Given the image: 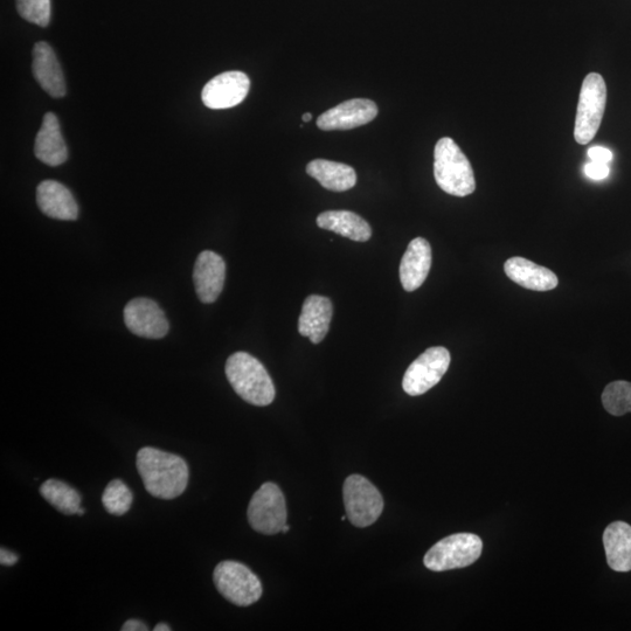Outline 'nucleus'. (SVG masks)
<instances>
[{"label": "nucleus", "mask_w": 631, "mask_h": 631, "mask_svg": "<svg viewBox=\"0 0 631 631\" xmlns=\"http://www.w3.org/2000/svg\"><path fill=\"white\" fill-rule=\"evenodd\" d=\"M136 466L145 489L151 496L175 499L184 494L190 471L182 457L144 447L138 452Z\"/></svg>", "instance_id": "obj_1"}, {"label": "nucleus", "mask_w": 631, "mask_h": 631, "mask_svg": "<svg viewBox=\"0 0 631 631\" xmlns=\"http://www.w3.org/2000/svg\"><path fill=\"white\" fill-rule=\"evenodd\" d=\"M226 376L235 393L248 404L265 407L275 399V386L266 367L247 352L227 359Z\"/></svg>", "instance_id": "obj_2"}, {"label": "nucleus", "mask_w": 631, "mask_h": 631, "mask_svg": "<svg viewBox=\"0 0 631 631\" xmlns=\"http://www.w3.org/2000/svg\"><path fill=\"white\" fill-rule=\"evenodd\" d=\"M434 177L442 191L467 197L476 190L473 166L452 138L443 137L434 150Z\"/></svg>", "instance_id": "obj_3"}, {"label": "nucleus", "mask_w": 631, "mask_h": 631, "mask_svg": "<svg viewBox=\"0 0 631 631\" xmlns=\"http://www.w3.org/2000/svg\"><path fill=\"white\" fill-rule=\"evenodd\" d=\"M607 104V86L598 73L588 74L582 82L575 119L574 138L586 145L598 134Z\"/></svg>", "instance_id": "obj_4"}, {"label": "nucleus", "mask_w": 631, "mask_h": 631, "mask_svg": "<svg viewBox=\"0 0 631 631\" xmlns=\"http://www.w3.org/2000/svg\"><path fill=\"white\" fill-rule=\"evenodd\" d=\"M482 539L473 533H456L436 543L426 553L424 564L429 571L445 572L468 567L480 559Z\"/></svg>", "instance_id": "obj_5"}, {"label": "nucleus", "mask_w": 631, "mask_h": 631, "mask_svg": "<svg viewBox=\"0 0 631 631\" xmlns=\"http://www.w3.org/2000/svg\"><path fill=\"white\" fill-rule=\"evenodd\" d=\"M213 580L218 592L235 606H251L262 596L260 579L238 561L220 563L214 570Z\"/></svg>", "instance_id": "obj_6"}, {"label": "nucleus", "mask_w": 631, "mask_h": 631, "mask_svg": "<svg viewBox=\"0 0 631 631\" xmlns=\"http://www.w3.org/2000/svg\"><path fill=\"white\" fill-rule=\"evenodd\" d=\"M346 516L357 528H367L377 522L384 510L379 490L362 475L346 478L343 488Z\"/></svg>", "instance_id": "obj_7"}, {"label": "nucleus", "mask_w": 631, "mask_h": 631, "mask_svg": "<svg viewBox=\"0 0 631 631\" xmlns=\"http://www.w3.org/2000/svg\"><path fill=\"white\" fill-rule=\"evenodd\" d=\"M248 522L253 530L266 536L282 532L287 524V504L283 492L275 483L268 482L255 492L249 503Z\"/></svg>", "instance_id": "obj_8"}, {"label": "nucleus", "mask_w": 631, "mask_h": 631, "mask_svg": "<svg viewBox=\"0 0 631 631\" xmlns=\"http://www.w3.org/2000/svg\"><path fill=\"white\" fill-rule=\"evenodd\" d=\"M450 360L452 357L443 346L428 349L408 367L402 380V388L412 397L427 393L445 376Z\"/></svg>", "instance_id": "obj_9"}, {"label": "nucleus", "mask_w": 631, "mask_h": 631, "mask_svg": "<svg viewBox=\"0 0 631 631\" xmlns=\"http://www.w3.org/2000/svg\"><path fill=\"white\" fill-rule=\"evenodd\" d=\"M124 323L138 337L161 339L168 335L170 324L164 311L150 298H134L124 308Z\"/></svg>", "instance_id": "obj_10"}, {"label": "nucleus", "mask_w": 631, "mask_h": 631, "mask_svg": "<svg viewBox=\"0 0 631 631\" xmlns=\"http://www.w3.org/2000/svg\"><path fill=\"white\" fill-rule=\"evenodd\" d=\"M251 80L242 72H226L216 76L203 89L201 99L207 108L228 109L246 99Z\"/></svg>", "instance_id": "obj_11"}, {"label": "nucleus", "mask_w": 631, "mask_h": 631, "mask_svg": "<svg viewBox=\"0 0 631 631\" xmlns=\"http://www.w3.org/2000/svg\"><path fill=\"white\" fill-rule=\"evenodd\" d=\"M378 115L377 104L371 100L355 99L338 104L317 120V127L324 131L350 130L365 126Z\"/></svg>", "instance_id": "obj_12"}, {"label": "nucleus", "mask_w": 631, "mask_h": 631, "mask_svg": "<svg viewBox=\"0 0 631 631\" xmlns=\"http://www.w3.org/2000/svg\"><path fill=\"white\" fill-rule=\"evenodd\" d=\"M226 263L212 251L201 252L194 265L193 282L200 302L211 304L218 300L224 289Z\"/></svg>", "instance_id": "obj_13"}, {"label": "nucleus", "mask_w": 631, "mask_h": 631, "mask_svg": "<svg viewBox=\"0 0 631 631\" xmlns=\"http://www.w3.org/2000/svg\"><path fill=\"white\" fill-rule=\"evenodd\" d=\"M432 267V247L424 238H416L408 245L400 265V281L408 293L419 289Z\"/></svg>", "instance_id": "obj_14"}, {"label": "nucleus", "mask_w": 631, "mask_h": 631, "mask_svg": "<svg viewBox=\"0 0 631 631\" xmlns=\"http://www.w3.org/2000/svg\"><path fill=\"white\" fill-rule=\"evenodd\" d=\"M334 315V307L328 297L310 295L305 298L298 320V332L311 343L320 344L327 337Z\"/></svg>", "instance_id": "obj_15"}, {"label": "nucleus", "mask_w": 631, "mask_h": 631, "mask_svg": "<svg viewBox=\"0 0 631 631\" xmlns=\"http://www.w3.org/2000/svg\"><path fill=\"white\" fill-rule=\"evenodd\" d=\"M37 203L47 217L73 221L79 217V206L71 191L55 180H45L37 189Z\"/></svg>", "instance_id": "obj_16"}, {"label": "nucleus", "mask_w": 631, "mask_h": 631, "mask_svg": "<svg viewBox=\"0 0 631 631\" xmlns=\"http://www.w3.org/2000/svg\"><path fill=\"white\" fill-rule=\"evenodd\" d=\"M32 69L34 78L47 94L57 99L66 95V82L57 55L44 41L33 48Z\"/></svg>", "instance_id": "obj_17"}, {"label": "nucleus", "mask_w": 631, "mask_h": 631, "mask_svg": "<svg viewBox=\"0 0 631 631\" xmlns=\"http://www.w3.org/2000/svg\"><path fill=\"white\" fill-rule=\"evenodd\" d=\"M504 270L511 281L529 290L549 291L557 288L559 283L552 270L518 256L506 261Z\"/></svg>", "instance_id": "obj_18"}, {"label": "nucleus", "mask_w": 631, "mask_h": 631, "mask_svg": "<svg viewBox=\"0 0 631 631\" xmlns=\"http://www.w3.org/2000/svg\"><path fill=\"white\" fill-rule=\"evenodd\" d=\"M34 152L39 161L50 166H59L67 161L66 143L61 135L58 117L53 113H47L44 117L34 144Z\"/></svg>", "instance_id": "obj_19"}, {"label": "nucleus", "mask_w": 631, "mask_h": 631, "mask_svg": "<svg viewBox=\"0 0 631 631\" xmlns=\"http://www.w3.org/2000/svg\"><path fill=\"white\" fill-rule=\"evenodd\" d=\"M317 225L356 242H366L372 237V228L365 219L350 211H328L317 217Z\"/></svg>", "instance_id": "obj_20"}, {"label": "nucleus", "mask_w": 631, "mask_h": 631, "mask_svg": "<svg viewBox=\"0 0 631 631\" xmlns=\"http://www.w3.org/2000/svg\"><path fill=\"white\" fill-rule=\"evenodd\" d=\"M607 563L613 571H631V526L614 522L603 533Z\"/></svg>", "instance_id": "obj_21"}, {"label": "nucleus", "mask_w": 631, "mask_h": 631, "mask_svg": "<svg viewBox=\"0 0 631 631\" xmlns=\"http://www.w3.org/2000/svg\"><path fill=\"white\" fill-rule=\"evenodd\" d=\"M307 173L315 178L324 189L334 192H345L355 187L357 183V173L351 166L325 161V159H315L307 166Z\"/></svg>", "instance_id": "obj_22"}, {"label": "nucleus", "mask_w": 631, "mask_h": 631, "mask_svg": "<svg viewBox=\"0 0 631 631\" xmlns=\"http://www.w3.org/2000/svg\"><path fill=\"white\" fill-rule=\"evenodd\" d=\"M40 494L64 515H78L81 508V495L71 485L51 478L41 485Z\"/></svg>", "instance_id": "obj_23"}, {"label": "nucleus", "mask_w": 631, "mask_h": 631, "mask_svg": "<svg viewBox=\"0 0 631 631\" xmlns=\"http://www.w3.org/2000/svg\"><path fill=\"white\" fill-rule=\"evenodd\" d=\"M602 404L614 416L631 413V383L623 380L610 383L602 393Z\"/></svg>", "instance_id": "obj_24"}, {"label": "nucleus", "mask_w": 631, "mask_h": 631, "mask_svg": "<svg viewBox=\"0 0 631 631\" xmlns=\"http://www.w3.org/2000/svg\"><path fill=\"white\" fill-rule=\"evenodd\" d=\"M134 502L133 492L121 480H114L107 485L102 495V504L110 515L123 516Z\"/></svg>", "instance_id": "obj_25"}, {"label": "nucleus", "mask_w": 631, "mask_h": 631, "mask_svg": "<svg viewBox=\"0 0 631 631\" xmlns=\"http://www.w3.org/2000/svg\"><path fill=\"white\" fill-rule=\"evenodd\" d=\"M19 15L27 22L46 27L51 20V0H17Z\"/></svg>", "instance_id": "obj_26"}, {"label": "nucleus", "mask_w": 631, "mask_h": 631, "mask_svg": "<svg viewBox=\"0 0 631 631\" xmlns=\"http://www.w3.org/2000/svg\"><path fill=\"white\" fill-rule=\"evenodd\" d=\"M586 176L594 180H602L609 176L608 164L591 162L585 166Z\"/></svg>", "instance_id": "obj_27"}, {"label": "nucleus", "mask_w": 631, "mask_h": 631, "mask_svg": "<svg viewBox=\"0 0 631 631\" xmlns=\"http://www.w3.org/2000/svg\"><path fill=\"white\" fill-rule=\"evenodd\" d=\"M588 157L591 158L592 162L608 164L612 162L613 154L607 148L593 147L588 150Z\"/></svg>", "instance_id": "obj_28"}, {"label": "nucleus", "mask_w": 631, "mask_h": 631, "mask_svg": "<svg viewBox=\"0 0 631 631\" xmlns=\"http://www.w3.org/2000/svg\"><path fill=\"white\" fill-rule=\"evenodd\" d=\"M18 561V556L16 553H13L9 550L4 549V547H2V550H0V564H2L3 566H15L17 564Z\"/></svg>", "instance_id": "obj_29"}, {"label": "nucleus", "mask_w": 631, "mask_h": 631, "mask_svg": "<svg viewBox=\"0 0 631 631\" xmlns=\"http://www.w3.org/2000/svg\"><path fill=\"white\" fill-rule=\"evenodd\" d=\"M122 631H147V624L143 623L140 620H129L123 624L121 628Z\"/></svg>", "instance_id": "obj_30"}, {"label": "nucleus", "mask_w": 631, "mask_h": 631, "mask_svg": "<svg viewBox=\"0 0 631 631\" xmlns=\"http://www.w3.org/2000/svg\"><path fill=\"white\" fill-rule=\"evenodd\" d=\"M155 631H170L171 628L168 626V624L165 623H159L157 624V626L154 629Z\"/></svg>", "instance_id": "obj_31"}, {"label": "nucleus", "mask_w": 631, "mask_h": 631, "mask_svg": "<svg viewBox=\"0 0 631 631\" xmlns=\"http://www.w3.org/2000/svg\"><path fill=\"white\" fill-rule=\"evenodd\" d=\"M302 120L303 122L308 123L312 120V115L310 113L304 114L302 116Z\"/></svg>", "instance_id": "obj_32"}, {"label": "nucleus", "mask_w": 631, "mask_h": 631, "mask_svg": "<svg viewBox=\"0 0 631 631\" xmlns=\"http://www.w3.org/2000/svg\"><path fill=\"white\" fill-rule=\"evenodd\" d=\"M289 529H290L289 526L286 524V525L283 526L282 532L283 533H287L289 531Z\"/></svg>", "instance_id": "obj_33"}, {"label": "nucleus", "mask_w": 631, "mask_h": 631, "mask_svg": "<svg viewBox=\"0 0 631 631\" xmlns=\"http://www.w3.org/2000/svg\"><path fill=\"white\" fill-rule=\"evenodd\" d=\"M78 515L79 516L85 515V509L80 508V510L78 511Z\"/></svg>", "instance_id": "obj_34"}]
</instances>
